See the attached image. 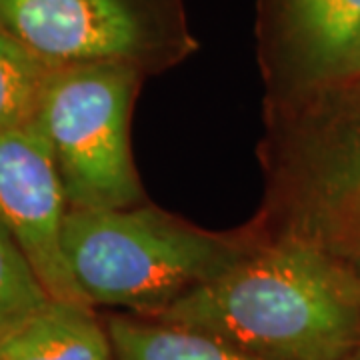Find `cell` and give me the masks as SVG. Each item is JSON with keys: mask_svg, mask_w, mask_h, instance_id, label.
I'll return each mask as SVG.
<instances>
[{"mask_svg": "<svg viewBox=\"0 0 360 360\" xmlns=\"http://www.w3.org/2000/svg\"><path fill=\"white\" fill-rule=\"evenodd\" d=\"M262 238L193 226L155 206L68 210L63 248L89 307L144 316L167 309L243 262Z\"/></svg>", "mask_w": 360, "mask_h": 360, "instance_id": "2", "label": "cell"}, {"mask_svg": "<svg viewBox=\"0 0 360 360\" xmlns=\"http://www.w3.org/2000/svg\"><path fill=\"white\" fill-rule=\"evenodd\" d=\"M66 214L63 180L39 124L0 132V222L51 298L84 302L66 266Z\"/></svg>", "mask_w": 360, "mask_h": 360, "instance_id": "7", "label": "cell"}, {"mask_svg": "<svg viewBox=\"0 0 360 360\" xmlns=\"http://www.w3.org/2000/svg\"><path fill=\"white\" fill-rule=\"evenodd\" d=\"M142 319L258 360H347L360 348V274L310 243L269 236L220 278Z\"/></svg>", "mask_w": 360, "mask_h": 360, "instance_id": "1", "label": "cell"}, {"mask_svg": "<svg viewBox=\"0 0 360 360\" xmlns=\"http://www.w3.org/2000/svg\"><path fill=\"white\" fill-rule=\"evenodd\" d=\"M104 324L116 360H258L214 336L134 314H116Z\"/></svg>", "mask_w": 360, "mask_h": 360, "instance_id": "9", "label": "cell"}, {"mask_svg": "<svg viewBox=\"0 0 360 360\" xmlns=\"http://www.w3.org/2000/svg\"><path fill=\"white\" fill-rule=\"evenodd\" d=\"M269 103L360 80V0H257Z\"/></svg>", "mask_w": 360, "mask_h": 360, "instance_id": "6", "label": "cell"}, {"mask_svg": "<svg viewBox=\"0 0 360 360\" xmlns=\"http://www.w3.org/2000/svg\"><path fill=\"white\" fill-rule=\"evenodd\" d=\"M51 300L25 252L0 222V338L40 312Z\"/></svg>", "mask_w": 360, "mask_h": 360, "instance_id": "11", "label": "cell"}, {"mask_svg": "<svg viewBox=\"0 0 360 360\" xmlns=\"http://www.w3.org/2000/svg\"><path fill=\"white\" fill-rule=\"evenodd\" d=\"M0 360H116L115 348L94 309L54 300L0 338Z\"/></svg>", "mask_w": 360, "mask_h": 360, "instance_id": "8", "label": "cell"}, {"mask_svg": "<svg viewBox=\"0 0 360 360\" xmlns=\"http://www.w3.org/2000/svg\"><path fill=\"white\" fill-rule=\"evenodd\" d=\"M144 72L118 63L54 66L34 122L51 146L68 210L144 205L130 148Z\"/></svg>", "mask_w": 360, "mask_h": 360, "instance_id": "4", "label": "cell"}, {"mask_svg": "<svg viewBox=\"0 0 360 360\" xmlns=\"http://www.w3.org/2000/svg\"><path fill=\"white\" fill-rule=\"evenodd\" d=\"M0 28L51 66L160 72L196 51L182 0H0Z\"/></svg>", "mask_w": 360, "mask_h": 360, "instance_id": "5", "label": "cell"}, {"mask_svg": "<svg viewBox=\"0 0 360 360\" xmlns=\"http://www.w3.org/2000/svg\"><path fill=\"white\" fill-rule=\"evenodd\" d=\"M347 360H360V348L359 350H354V352H352V354H350Z\"/></svg>", "mask_w": 360, "mask_h": 360, "instance_id": "12", "label": "cell"}, {"mask_svg": "<svg viewBox=\"0 0 360 360\" xmlns=\"http://www.w3.org/2000/svg\"><path fill=\"white\" fill-rule=\"evenodd\" d=\"M52 68L0 28V132L34 122Z\"/></svg>", "mask_w": 360, "mask_h": 360, "instance_id": "10", "label": "cell"}, {"mask_svg": "<svg viewBox=\"0 0 360 360\" xmlns=\"http://www.w3.org/2000/svg\"><path fill=\"white\" fill-rule=\"evenodd\" d=\"M270 234L360 262V80L270 104ZM356 272V270H354Z\"/></svg>", "mask_w": 360, "mask_h": 360, "instance_id": "3", "label": "cell"}]
</instances>
